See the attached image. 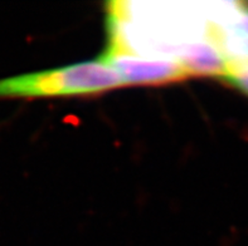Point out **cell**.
I'll return each mask as SVG.
<instances>
[{"mask_svg": "<svg viewBox=\"0 0 248 246\" xmlns=\"http://www.w3.org/2000/svg\"><path fill=\"white\" fill-rule=\"evenodd\" d=\"M125 86L112 68L97 59L0 79V100L87 96Z\"/></svg>", "mask_w": 248, "mask_h": 246, "instance_id": "1", "label": "cell"}, {"mask_svg": "<svg viewBox=\"0 0 248 246\" xmlns=\"http://www.w3.org/2000/svg\"><path fill=\"white\" fill-rule=\"evenodd\" d=\"M100 60L112 68L126 86H163L190 78L182 63L171 58L107 49Z\"/></svg>", "mask_w": 248, "mask_h": 246, "instance_id": "2", "label": "cell"}, {"mask_svg": "<svg viewBox=\"0 0 248 246\" xmlns=\"http://www.w3.org/2000/svg\"><path fill=\"white\" fill-rule=\"evenodd\" d=\"M175 59L189 77H211L223 81L230 71V59L211 37L178 44Z\"/></svg>", "mask_w": 248, "mask_h": 246, "instance_id": "3", "label": "cell"}, {"mask_svg": "<svg viewBox=\"0 0 248 246\" xmlns=\"http://www.w3.org/2000/svg\"><path fill=\"white\" fill-rule=\"evenodd\" d=\"M223 81L248 97V58L231 59L230 71Z\"/></svg>", "mask_w": 248, "mask_h": 246, "instance_id": "4", "label": "cell"}]
</instances>
